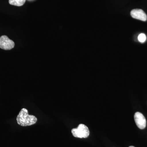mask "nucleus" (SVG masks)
Instances as JSON below:
<instances>
[{"mask_svg": "<svg viewBox=\"0 0 147 147\" xmlns=\"http://www.w3.org/2000/svg\"><path fill=\"white\" fill-rule=\"evenodd\" d=\"M71 133L74 137L79 138H86L89 136L90 131L86 125L80 124L76 128L71 129Z\"/></svg>", "mask_w": 147, "mask_h": 147, "instance_id": "2", "label": "nucleus"}, {"mask_svg": "<svg viewBox=\"0 0 147 147\" xmlns=\"http://www.w3.org/2000/svg\"><path fill=\"white\" fill-rule=\"evenodd\" d=\"M16 121L19 125L27 126L33 125L36 123L37 119L35 116L29 115L27 109L23 108L17 116Z\"/></svg>", "mask_w": 147, "mask_h": 147, "instance_id": "1", "label": "nucleus"}, {"mask_svg": "<svg viewBox=\"0 0 147 147\" xmlns=\"http://www.w3.org/2000/svg\"><path fill=\"white\" fill-rule=\"evenodd\" d=\"M129 147H135L133 146H129Z\"/></svg>", "mask_w": 147, "mask_h": 147, "instance_id": "8", "label": "nucleus"}, {"mask_svg": "<svg viewBox=\"0 0 147 147\" xmlns=\"http://www.w3.org/2000/svg\"><path fill=\"white\" fill-rule=\"evenodd\" d=\"M138 40L141 42H144L146 39V37L144 34H141L139 35L138 37Z\"/></svg>", "mask_w": 147, "mask_h": 147, "instance_id": "7", "label": "nucleus"}, {"mask_svg": "<svg viewBox=\"0 0 147 147\" xmlns=\"http://www.w3.org/2000/svg\"><path fill=\"white\" fill-rule=\"evenodd\" d=\"M26 0H9V3L11 5L16 6H21L24 5Z\"/></svg>", "mask_w": 147, "mask_h": 147, "instance_id": "6", "label": "nucleus"}, {"mask_svg": "<svg viewBox=\"0 0 147 147\" xmlns=\"http://www.w3.org/2000/svg\"><path fill=\"white\" fill-rule=\"evenodd\" d=\"M134 119L137 126L140 129H144L146 126V120L142 113L139 112L135 113Z\"/></svg>", "mask_w": 147, "mask_h": 147, "instance_id": "4", "label": "nucleus"}, {"mask_svg": "<svg viewBox=\"0 0 147 147\" xmlns=\"http://www.w3.org/2000/svg\"><path fill=\"white\" fill-rule=\"evenodd\" d=\"M130 14L132 18L135 19L143 21H146L147 20V15L142 9H133L131 11Z\"/></svg>", "mask_w": 147, "mask_h": 147, "instance_id": "5", "label": "nucleus"}, {"mask_svg": "<svg viewBox=\"0 0 147 147\" xmlns=\"http://www.w3.org/2000/svg\"><path fill=\"white\" fill-rule=\"evenodd\" d=\"M14 46V42L7 36H2L0 37V48L1 49L6 50H10L13 49Z\"/></svg>", "mask_w": 147, "mask_h": 147, "instance_id": "3", "label": "nucleus"}]
</instances>
